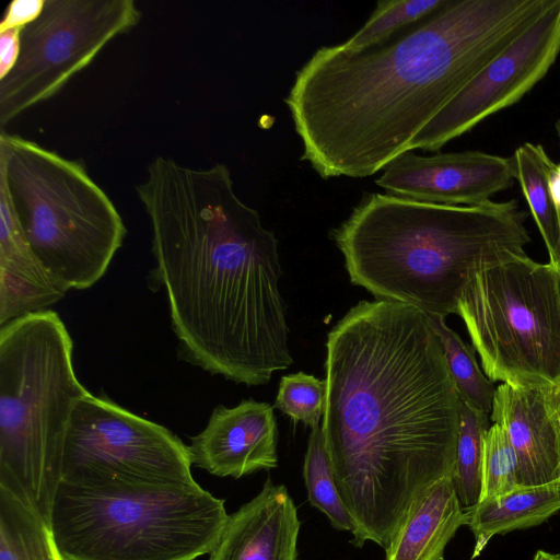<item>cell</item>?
Masks as SVG:
<instances>
[{"label": "cell", "mask_w": 560, "mask_h": 560, "mask_svg": "<svg viewBox=\"0 0 560 560\" xmlns=\"http://www.w3.org/2000/svg\"><path fill=\"white\" fill-rule=\"evenodd\" d=\"M444 352L445 362L460 400L471 408L490 415L495 388L480 369L475 349L467 345L445 318L429 316Z\"/></svg>", "instance_id": "44dd1931"}, {"label": "cell", "mask_w": 560, "mask_h": 560, "mask_svg": "<svg viewBox=\"0 0 560 560\" xmlns=\"http://www.w3.org/2000/svg\"><path fill=\"white\" fill-rule=\"evenodd\" d=\"M560 510V479L536 487H517L501 497L464 510L465 524L474 534L471 559L495 535L536 526Z\"/></svg>", "instance_id": "ac0fdd59"}, {"label": "cell", "mask_w": 560, "mask_h": 560, "mask_svg": "<svg viewBox=\"0 0 560 560\" xmlns=\"http://www.w3.org/2000/svg\"><path fill=\"white\" fill-rule=\"evenodd\" d=\"M512 159L480 151L436 153L406 151L392 160L375 184L387 194L444 206H476L509 188Z\"/></svg>", "instance_id": "7c38bea8"}, {"label": "cell", "mask_w": 560, "mask_h": 560, "mask_svg": "<svg viewBox=\"0 0 560 560\" xmlns=\"http://www.w3.org/2000/svg\"><path fill=\"white\" fill-rule=\"evenodd\" d=\"M553 0H445L388 40L318 48L284 103L307 162L324 179L374 175Z\"/></svg>", "instance_id": "7a4b0ae2"}, {"label": "cell", "mask_w": 560, "mask_h": 560, "mask_svg": "<svg viewBox=\"0 0 560 560\" xmlns=\"http://www.w3.org/2000/svg\"><path fill=\"white\" fill-rule=\"evenodd\" d=\"M0 560H65L49 523L0 488Z\"/></svg>", "instance_id": "ffe728a7"}, {"label": "cell", "mask_w": 560, "mask_h": 560, "mask_svg": "<svg viewBox=\"0 0 560 560\" xmlns=\"http://www.w3.org/2000/svg\"><path fill=\"white\" fill-rule=\"evenodd\" d=\"M0 178L32 249L68 291L94 285L127 229L84 165L1 131Z\"/></svg>", "instance_id": "52a82bcc"}, {"label": "cell", "mask_w": 560, "mask_h": 560, "mask_svg": "<svg viewBox=\"0 0 560 560\" xmlns=\"http://www.w3.org/2000/svg\"><path fill=\"white\" fill-rule=\"evenodd\" d=\"M489 415L460 400L459 429L453 482L464 510L477 505L482 491L483 442Z\"/></svg>", "instance_id": "603a6c76"}, {"label": "cell", "mask_w": 560, "mask_h": 560, "mask_svg": "<svg viewBox=\"0 0 560 560\" xmlns=\"http://www.w3.org/2000/svg\"><path fill=\"white\" fill-rule=\"evenodd\" d=\"M90 392L73 368V341L45 310L0 326V488L47 522L65 438Z\"/></svg>", "instance_id": "5b68a950"}, {"label": "cell", "mask_w": 560, "mask_h": 560, "mask_svg": "<svg viewBox=\"0 0 560 560\" xmlns=\"http://www.w3.org/2000/svg\"><path fill=\"white\" fill-rule=\"evenodd\" d=\"M533 560H560V556L538 550Z\"/></svg>", "instance_id": "4dcf8cb0"}, {"label": "cell", "mask_w": 560, "mask_h": 560, "mask_svg": "<svg viewBox=\"0 0 560 560\" xmlns=\"http://www.w3.org/2000/svg\"><path fill=\"white\" fill-rule=\"evenodd\" d=\"M277 441L273 407L249 398L234 407L217 406L188 446L192 465L218 477L241 478L277 467Z\"/></svg>", "instance_id": "4fadbf2b"}, {"label": "cell", "mask_w": 560, "mask_h": 560, "mask_svg": "<svg viewBox=\"0 0 560 560\" xmlns=\"http://www.w3.org/2000/svg\"><path fill=\"white\" fill-rule=\"evenodd\" d=\"M45 0H13L7 7L0 31L23 28L35 21L43 11Z\"/></svg>", "instance_id": "4316f807"}, {"label": "cell", "mask_w": 560, "mask_h": 560, "mask_svg": "<svg viewBox=\"0 0 560 560\" xmlns=\"http://www.w3.org/2000/svg\"><path fill=\"white\" fill-rule=\"evenodd\" d=\"M560 54V0L472 79L412 139L407 151H438L487 117L520 101Z\"/></svg>", "instance_id": "8fae6325"}, {"label": "cell", "mask_w": 560, "mask_h": 560, "mask_svg": "<svg viewBox=\"0 0 560 560\" xmlns=\"http://www.w3.org/2000/svg\"><path fill=\"white\" fill-rule=\"evenodd\" d=\"M191 466L189 446L166 427L90 393L69 422L59 481L195 485Z\"/></svg>", "instance_id": "30bf717a"}, {"label": "cell", "mask_w": 560, "mask_h": 560, "mask_svg": "<svg viewBox=\"0 0 560 560\" xmlns=\"http://www.w3.org/2000/svg\"><path fill=\"white\" fill-rule=\"evenodd\" d=\"M326 398V380L298 372L281 377L275 407L294 422L301 421L312 429L324 416Z\"/></svg>", "instance_id": "d4e9b609"}, {"label": "cell", "mask_w": 560, "mask_h": 560, "mask_svg": "<svg viewBox=\"0 0 560 560\" xmlns=\"http://www.w3.org/2000/svg\"><path fill=\"white\" fill-rule=\"evenodd\" d=\"M518 487L514 450L505 431L492 423L485 435L482 491L479 502L488 501Z\"/></svg>", "instance_id": "484cf974"}, {"label": "cell", "mask_w": 560, "mask_h": 560, "mask_svg": "<svg viewBox=\"0 0 560 560\" xmlns=\"http://www.w3.org/2000/svg\"><path fill=\"white\" fill-rule=\"evenodd\" d=\"M549 189L556 207L560 209V164H556L550 174Z\"/></svg>", "instance_id": "f546056e"}, {"label": "cell", "mask_w": 560, "mask_h": 560, "mask_svg": "<svg viewBox=\"0 0 560 560\" xmlns=\"http://www.w3.org/2000/svg\"><path fill=\"white\" fill-rule=\"evenodd\" d=\"M67 292L32 249L0 178V326L48 310Z\"/></svg>", "instance_id": "2e32d148"}, {"label": "cell", "mask_w": 560, "mask_h": 560, "mask_svg": "<svg viewBox=\"0 0 560 560\" xmlns=\"http://www.w3.org/2000/svg\"><path fill=\"white\" fill-rule=\"evenodd\" d=\"M22 28L0 31V79L15 66L21 50Z\"/></svg>", "instance_id": "83f0119b"}, {"label": "cell", "mask_w": 560, "mask_h": 560, "mask_svg": "<svg viewBox=\"0 0 560 560\" xmlns=\"http://www.w3.org/2000/svg\"><path fill=\"white\" fill-rule=\"evenodd\" d=\"M464 524L453 478H444L410 506L385 548L386 560H443L446 545Z\"/></svg>", "instance_id": "e0dca14e"}, {"label": "cell", "mask_w": 560, "mask_h": 560, "mask_svg": "<svg viewBox=\"0 0 560 560\" xmlns=\"http://www.w3.org/2000/svg\"><path fill=\"white\" fill-rule=\"evenodd\" d=\"M485 374L515 388L560 385L556 269L529 256L478 271L457 302Z\"/></svg>", "instance_id": "ba28073f"}, {"label": "cell", "mask_w": 560, "mask_h": 560, "mask_svg": "<svg viewBox=\"0 0 560 560\" xmlns=\"http://www.w3.org/2000/svg\"><path fill=\"white\" fill-rule=\"evenodd\" d=\"M556 272H557L558 290H559V298H560V269H556ZM558 386H560V385H558Z\"/></svg>", "instance_id": "1f68e13d"}, {"label": "cell", "mask_w": 560, "mask_h": 560, "mask_svg": "<svg viewBox=\"0 0 560 560\" xmlns=\"http://www.w3.org/2000/svg\"><path fill=\"white\" fill-rule=\"evenodd\" d=\"M489 416L505 431L514 450L518 487L560 479V424L542 388H515L501 383Z\"/></svg>", "instance_id": "5bb4252c"}, {"label": "cell", "mask_w": 560, "mask_h": 560, "mask_svg": "<svg viewBox=\"0 0 560 560\" xmlns=\"http://www.w3.org/2000/svg\"><path fill=\"white\" fill-rule=\"evenodd\" d=\"M322 429L354 546L386 548L413 502L453 477L460 398L423 312L361 301L326 342Z\"/></svg>", "instance_id": "6da1fadb"}, {"label": "cell", "mask_w": 560, "mask_h": 560, "mask_svg": "<svg viewBox=\"0 0 560 560\" xmlns=\"http://www.w3.org/2000/svg\"><path fill=\"white\" fill-rule=\"evenodd\" d=\"M182 358L236 384H267L293 358L278 241L236 195L229 167L158 156L136 186Z\"/></svg>", "instance_id": "3957f363"}, {"label": "cell", "mask_w": 560, "mask_h": 560, "mask_svg": "<svg viewBox=\"0 0 560 560\" xmlns=\"http://www.w3.org/2000/svg\"><path fill=\"white\" fill-rule=\"evenodd\" d=\"M558 210H559V215H560V209H558Z\"/></svg>", "instance_id": "d6a6232c"}, {"label": "cell", "mask_w": 560, "mask_h": 560, "mask_svg": "<svg viewBox=\"0 0 560 560\" xmlns=\"http://www.w3.org/2000/svg\"><path fill=\"white\" fill-rule=\"evenodd\" d=\"M512 162L514 178L547 247L549 264L560 269V215L549 189V177L556 164L540 144L530 142L516 149Z\"/></svg>", "instance_id": "d6986e66"}, {"label": "cell", "mask_w": 560, "mask_h": 560, "mask_svg": "<svg viewBox=\"0 0 560 560\" xmlns=\"http://www.w3.org/2000/svg\"><path fill=\"white\" fill-rule=\"evenodd\" d=\"M303 477L310 503L323 512L334 528L350 532L358 526L338 491L322 425L312 428L304 456Z\"/></svg>", "instance_id": "7402d4cb"}, {"label": "cell", "mask_w": 560, "mask_h": 560, "mask_svg": "<svg viewBox=\"0 0 560 560\" xmlns=\"http://www.w3.org/2000/svg\"><path fill=\"white\" fill-rule=\"evenodd\" d=\"M301 522L284 485L269 478L230 514L208 560H296Z\"/></svg>", "instance_id": "9a60e30c"}, {"label": "cell", "mask_w": 560, "mask_h": 560, "mask_svg": "<svg viewBox=\"0 0 560 560\" xmlns=\"http://www.w3.org/2000/svg\"><path fill=\"white\" fill-rule=\"evenodd\" d=\"M224 500L195 485L59 481L49 526L65 560H195L220 539Z\"/></svg>", "instance_id": "8992f818"}, {"label": "cell", "mask_w": 560, "mask_h": 560, "mask_svg": "<svg viewBox=\"0 0 560 560\" xmlns=\"http://www.w3.org/2000/svg\"><path fill=\"white\" fill-rule=\"evenodd\" d=\"M141 15L133 0H45L21 31L15 66L0 79L1 127L54 96Z\"/></svg>", "instance_id": "9c48e42d"}, {"label": "cell", "mask_w": 560, "mask_h": 560, "mask_svg": "<svg viewBox=\"0 0 560 560\" xmlns=\"http://www.w3.org/2000/svg\"><path fill=\"white\" fill-rule=\"evenodd\" d=\"M525 220L514 199L444 206L366 192L331 237L353 284L445 318L478 271L528 256Z\"/></svg>", "instance_id": "277c9868"}, {"label": "cell", "mask_w": 560, "mask_h": 560, "mask_svg": "<svg viewBox=\"0 0 560 560\" xmlns=\"http://www.w3.org/2000/svg\"><path fill=\"white\" fill-rule=\"evenodd\" d=\"M445 0H382L364 25L341 43L349 50L380 45L439 9Z\"/></svg>", "instance_id": "cb8c5ba5"}, {"label": "cell", "mask_w": 560, "mask_h": 560, "mask_svg": "<svg viewBox=\"0 0 560 560\" xmlns=\"http://www.w3.org/2000/svg\"><path fill=\"white\" fill-rule=\"evenodd\" d=\"M549 408L560 424V386L544 388Z\"/></svg>", "instance_id": "f1b7e54d"}]
</instances>
